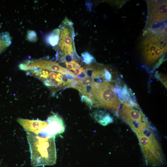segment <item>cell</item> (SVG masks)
I'll list each match as a JSON object with an SVG mask.
<instances>
[{
	"label": "cell",
	"instance_id": "obj_19",
	"mask_svg": "<svg viewBox=\"0 0 167 167\" xmlns=\"http://www.w3.org/2000/svg\"><path fill=\"white\" fill-rule=\"evenodd\" d=\"M86 76L85 72V70L84 69V71H83L79 75H78L77 76L78 79H83Z\"/></svg>",
	"mask_w": 167,
	"mask_h": 167
},
{
	"label": "cell",
	"instance_id": "obj_17",
	"mask_svg": "<svg viewBox=\"0 0 167 167\" xmlns=\"http://www.w3.org/2000/svg\"><path fill=\"white\" fill-rule=\"evenodd\" d=\"M103 76L104 79L106 81L109 82L111 81L112 79L111 74L106 69H104Z\"/></svg>",
	"mask_w": 167,
	"mask_h": 167
},
{
	"label": "cell",
	"instance_id": "obj_9",
	"mask_svg": "<svg viewBox=\"0 0 167 167\" xmlns=\"http://www.w3.org/2000/svg\"><path fill=\"white\" fill-rule=\"evenodd\" d=\"M94 116L99 123L103 125H106L113 121L112 118L109 113L103 111H96Z\"/></svg>",
	"mask_w": 167,
	"mask_h": 167
},
{
	"label": "cell",
	"instance_id": "obj_21",
	"mask_svg": "<svg viewBox=\"0 0 167 167\" xmlns=\"http://www.w3.org/2000/svg\"><path fill=\"white\" fill-rule=\"evenodd\" d=\"M73 71L74 73L77 75H79L82 72L79 68L76 69Z\"/></svg>",
	"mask_w": 167,
	"mask_h": 167
},
{
	"label": "cell",
	"instance_id": "obj_6",
	"mask_svg": "<svg viewBox=\"0 0 167 167\" xmlns=\"http://www.w3.org/2000/svg\"><path fill=\"white\" fill-rule=\"evenodd\" d=\"M147 22L145 30L156 29L166 26V1H148Z\"/></svg>",
	"mask_w": 167,
	"mask_h": 167
},
{
	"label": "cell",
	"instance_id": "obj_20",
	"mask_svg": "<svg viewBox=\"0 0 167 167\" xmlns=\"http://www.w3.org/2000/svg\"><path fill=\"white\" fill-rule=\"evenodd\" d=\"M66 66V68L67 70H72V65L70 63L65 62Z\"/></svg>",
	"mask_w": 167,
	"mask_h": 167
},
{
	"label": "cell",
	"instance_id": "obj_11",
	"mask_svg": "<svg viewBox=\"0 0 167 167\" xmlns=\"http://www.w3.org/2000/svg\"><path fill=\"white\" fill-rule=\"evenodd\" d=\"M60 29L56 28L49 34L46 38L47 43L52 46H55L58 45L60 38Z\"/></svg>",
	"mask_w": 167,
	"mask_h": 167
},
{
	"label": "cell",
	"instance_id": "obj_12",
	"mask_svg": "<svg viewBox=\"0 0 167 167\" xmlns=\"http://www.w3.org/2000/svg\"><path fill=\"white\" fill-rule=\"evenodd\" d=\"M94 88V83L86 86H83L81 85L78 91L82 95H86L91 99Z\"/></svg>",
	"mask_w": 167,
	"mask_h": 167
},
{
	"label": "cell",
	"instance_id": "obj_18",
	"mask_svg": "<svg viewBox=\"0 0 167 167\" xmlns=\"http://www.w3.org/2000/svg\"><path fill=\"white\" fill-rule=\"evenodd\" d=\"M70 63L72 65V70L73 71L76 69H79L81 67L80 65L75 61H72Z\"/></svg>",
	"mask_w": 167,
	"mask_h": 167
},
{
	"label": "cell",
	"instance_id": "obj_7",
	"mask_svg": "<svg viewBox=\"0 0 167 167\" xmlns=\"http://www.w3.org/2000/svg\"><path fill=\"white\" fill-rule=\"evenodd\" d=\"M49 122L46 128L38 135L43 137H55L63 133L65 126L62 119L57 114L54 113L46 120Z\"/></svg>",
	"mask_w": 167,
	"mask_h": 167
},
{
	"label": "cell",
	"instance_id": "obj_1",
	"mask_svg": "<svg viewBox=\"0 0 167 167\" xmlns=\"http://www.w3.org/2000/svg\"><path fill=\"white\" fill-rule=\"evenodd\" d=\"M27 133L31 165L37 167L55 164L57 158L55 137H43L32 133Z\"/></svg>",
	"mask_w": 167,
	"mask_h": 167
},
{
	"label": "cell",
	"instance_id": "obj_16",
	"mask_svg": "<svg viewBox=\"0 0 167 167\" xmlns=\"http://www.w3.org/2000/svg\"><path fill=\"white\" fill-rule=\"evenodd\" d=\"M81 101L82 102L85 103L90 108L93 106L91 99L86 95H82Z\"/></svg>",
	"mask_w": 167,
	"mask_h": 167
},
{
	"label": "cell",
	"instance_id": "obj_8",
	"mask_svg": "<svg viewBox=\"0 0 167 167\" xmlns=\"http://www.w3.org/2000/svg\"><path fill=\"white\" fill-rule=\"evenodd\" d=\"M17 121L27 133H32L37 135L44 131L49 124L47 121L39 120H29L19 118L17 119Z\"/></svg>",
	"mask_w": 167,
	"mask_h": 167
},
{
	"label": "cell",
	"instance_id": "obj_10",
	"mask_svg": "<svg viewBox=\"0 0 167 167\" xmlns=\"http://www.w3.org/2000/svg\"><path fill=\"white\" fill-rule=\"evenodd\" d=\"M11 43V37L8 32L0 33V54Z\"/></svg>",
	"mask_w": 167,
	"mask_h": 167
},
{
	"label": "cell",
	"instance_id": "obj_2",
	"mask_svg": "<svg viewBox=\"0 0 167 167\" xmlns=\"http://www.w3.org/2000/svg\"><path fill=\"white\" fill-rule=\"evenodd\" d=\"M166 30L147 29L144 31L141 48L146 65L153 64L166 52Z\"/></svg>",
	"mask_w": 167,
	"mask_h": 167
},
{
	"label": "cell",
	"instance_id": "obj_15",
	"mask_svg": "<svg viewBox=\"0 0 167 167\" xmlns=\"http://www.w3.org/2000/svg\"><path fill=\"white\" fill-rule=\"evenodd\" d=\"M81 83L82 85L86 86L90 85L93 83V78L86 76L82 79H81Z\"/></svg>",
	"mask_w": 167,
	"mask_h": 167
},
{
	"label": "cell",
	"instance_id": "obj_3",
	"mask_svg": "<svg viewBox=\"0 0 167 167\" xmlns=\"http://www.w3.org/2000/svg\"><path fill=\"white\" fill-rule=\"evenodd\" d=\"M134 132L138 139L146 165L153 167L162 165L165 162L164 155L150 125Z\"/></svg>",
	"mask_w": 167,
	"mask_h": 167
},
{
	"label": "cell",
	"instance_id": "obj_14",
	"mask_svg": "<svg viewBox=\"0 0 167 167\" xmlns=\"http://www.w3.org/2000/svg\"><path fill=\"white\" fill-rule=\"evenodd\" d=\"M27 38L30 42H36L38 40L36 32L33 31L29 30L27 32Z\"/></svg>",
	"mask_w": 167,
	"mask_h": 167
},
{
	"label": "cell",
	"instance_id": "obj_13",
	"mask_svg": "<svg viewBox=\"0 0 167 167\" xmlns=\"http://www.w3.org/2000/svg\"><path fill=\"white\" fill-rule=\"evenodd\" d=\"M82 61L87 64L89 65L96 62L94 57L88 52H86L81 54Z\"/></svg>",
	"mask_w": 167,
	"mask_h": 167
},
{
	"label": "cell",
	"instance_id": "obj_5",
	"mask_svg": "<svg viewBox=\"0 0 167 167\" xmlns=\"http://www.w3.org/2000/svg\"><path fill=\"white\" fill-rule=\"evenodd\" d=\"M72 22L66 18L59 26L60 33L58 44V51L56 57L63 60L66 54L73 56L76 59L80 58L76 53L74 42V31Z\"/></svg>",
	"mask_w": 167,
	"mask_h": 167
},
{
	"label": "cell",
	"instance_id": "obj_4",
	"mask_svg": "<svg viewBox=\"0 0 167 167\" xmlns=\"http://www.w3.org/2000/svg\"><path fill=\"white\" fill-rule=\"evenodd\" d=\"M94 84V89L91 97L93 106L117 112L120 102L113 85L105 80Z\"/></svg>",
	"mask_w": 167,
	"mask_h": 167
}]
</instances>
